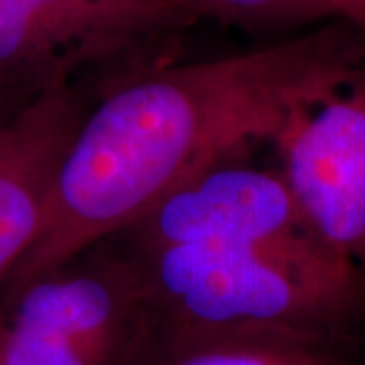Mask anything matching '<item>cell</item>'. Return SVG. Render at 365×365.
I'll list each match as a JSON object with an SVG mask.
<instances>
[{"instance_id":"5b68a950","label":"cell","mask_w":365,"mask_h":365,"mask_svg":"<svg viewBox=\"0 0 365 365\" xmlns=\"http://www.w3.org/2000/svg\"><path fill=\"white\" fill-rule=\"evenodd\" d=\"M311 230L280 173L222 160L153 203L124 232L138 252L270 242Z\"/></svg>"},{"instance_id":"3957f363","label":"cell","mask_w":365,"mask_h":365,"mask_svg":"<svg viewBox=\"0 0 365 365\" xmlns=\"http://www.w3.org/2000/svg\"><path fill=\"white\" fill-rule=\"evenodd\" d=\"M193 21L165 0H0V108L69 86L79 67L140 49Z\"/></svg>"},{"instance_id":"9c48e42d","label":"cell","mask_w":365,"mask_h":365,"mask_svg":"<svg viewBox=\"0 0 365 365\" xmlns=\"http://www.w3.org/2000/svg\"><path fill=\"white\" fill-rule=\"evenodd\" d=\"M193 23L215 19L220 23L260 29L325 25L349 21L359 26L355 0H165ZM361 29V26H359Z\"/></svg>"},{"instance_id":"8992f818","label":"cell","mask_w":365,"mask_h":365,"mask_svg":"<svg viewBox=\"0 0 365 365\" xmlns=\"http://www.w3.org/2000/svg\"><path fill=\"white\" fill-rule=\"evenodd\" d=\"M86 110L71 83L57 86L0 126V280L37 240L55 170Z\"/></svg>"},{"instance_id":"30bf717a","label":"cell","mask_w":365,"mask_h":365,"mask_svg":"<svg viewBox=\"0 0 365 365\" xmlns=\"http://www.w3.org/2000/svg\"><path fill=\"white\" fill-rule=\"evenodd\" d=\"M357 11H359V26L365 31V0H355Z\"/></svg>"},{"instance_id":"8fae6325","label":"cell","mask_w":365,"mask_h":365,"mask_svg":"<svg viewBox=\"0 0 365 365\" xmlns=\"http://www.w3.org/2000/svg\"><path fill=\"white\" fill-rule=\"evenodd\" d=\"M11 114H13V112H11ZM11 114H9L6 110H2V108H0V126L4 124V120H6V118L11 116Z\"/></svg>"},{"instance_id":"6da1fadb","label":"cell","mask_w":365,"mask_h":365,"mask_svg":"<svg viewBox=\"0 0 365 365\" xmlns=\"http://www.w3.org/2000/svg\"><path fill=\"white\" fill-rule=\"evenodd\" d=\"M365 66V31L333 21L240 55L163 67L86 110L51 181L41 232L9 294L124 232L165 193L252 144Z\"/></svg>"},{"instance_id":"ba28073f","label":"cell","mask_w":365,"mask_h":365,"mask_svg":"<svg viewBox=\"0 0 365 365\" xmlns=\"http://www.w3.org/2000/svg\"><path fill=\"white\" fill-rule=\"evenodd\" d=\"M169 365H351L343 347L278 335H230L182 341Z\"/></svg>"},{"instance_id":"52a82bcc","label":"cell","mask_w":365,"mask_h":365,"mask_svg":"<svg viewBox=\"0 0 365 365\" xmlns=\"http://www.w3.org/2000/svg\"><path fill=\"white\" fill-rule=\"evenodd\" d=\"M2 321L76 345L100 365H110L144 309L134 272H55L9 294Z\"/></svg>"},{"instance_id":"277c9868","label":"cell","mask_w":365,"mask_h":365,"mask_svg":"<svg viewBox=\"0 0 365 365\" xmlns=\"http://www.w3.org/2000/svg\"><path fill=\"white\" fill-rule=\"evenodd\" d=\"M272 143L304 222L365 272V66L299 110Z\"/></svg>"},{"instance_id":"7a4b0ae2","label":"cell","mask_w":365,"mask_h":365,"mask_svg":"<svg viewBox=\"0 0 365 365\" xmlns=\"http://www.w3.org/2000/svg\"><path fill=\"white\" fill-rule=\"evenodd\" d=\"M144 309L182 341L278 335L345 347L365 335V272L304 230L254 244L144 250Z\"/></svg>"}]
</instances>
